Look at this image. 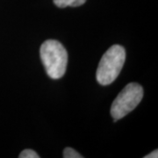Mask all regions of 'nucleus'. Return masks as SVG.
Returning <instances> with one entry per match:
<instances>
[{
	"label": "nucleus",
	"mask_w": 158,
	"mask_h": 158,
	"mask_svg": "<svg viewBox=\"0 0 158 158\" xmlns=\"http://www.w3.org/2000/svg\"><path fill=\"white\" fill-rule=\"evenodd\" d=\"M41 62L48 76L52 79H59L64 76L68 64V53L61 42L48 40L40 49Z\"/></svg>",
	"instance_id": "obj_1"
},
{
	"label": "nucleus",
	"mask_w": 158,
	"mask_h": 158,
	"mask_svg": "<svg viewBox=\"0 0 158 158\" xmlns=\"http://www.w3.org/2000/svg\"><path fill=\"white\" fill-rule=\"evenodd\" d=\"M19 158H39L38 154L32 149H25L19 156Z\"/></svg>",
	"instance_id": "obj_6"
},
{
	"label": "nucleus",
	"mask_w": 158,
	"mask_h": 158,
	"mask_svg": "<svg viewBox=\"0 0 158 158\" xmlns=\"http://www.w3.org/2000/svg\"><path fill=\"white\" fill-rule=\"evenodd\" d=\"M158 157V150L157 149H156V150H154L153 152L149 153L148 155L147 156H145L144 158H157Z\"/></svg>",
	"instance_id": "obj_7"
},
{
	"label": "nucleus",
	"mask_w": 158,
	"mask_h": 158,
	"mask_svg": "<svg viewBox=\"0 0 158 158\" xmlns=\"http://www.w3.org/2000/svg\"><path fill=\"white\" fill-rule=\"evenodd\" d=\"M63 157L64 158H83L78 152H77L72 148H66L63 150Z\"/></svg>",
	"instance_id": "obj_5"
},
{
	"label": "nucleus",
	"mask_w": 158,
	"mask_h": 158,
	"mask_svg": "<svg viewBox=\"0 0 158 158\" xmlns=\"http://www.w3.org/2000/svg\"><path fill=\"white\" fill-rule=\"evenodd\" d=\"M126 60V51L120 45H113L102 56L97 69L96 78L101 85H111L118 77Z\"/></svg>",
	"instance_id": "obj_2"
},
{
	"label": "nucleus",
	"mask_w": 158,
	"mask_h": 158,
	"mask_svg": "<svg viewBox=\"0 0 158 158\" xmlns=\"http://www.w3.org/2000/svg\"><path fill=\"white\" fill-rule=\"evenodd\" d=\"M143 89L137 83H130L121 90L111 106V115L117 121L132 112L141 103Z\"/></svg>",
	"instance_id": "obj_3"
},
{
	"label": "nucleus",
	"mask_w": 158,
	"mask_h": 158,
	"mask_svg": "<svg viewBox=\"0 0 158 158\" xmlns=\"http://www.w3.org/2000/svg\"><path fill=\"white\" fill-rule=\"evenodd\" d=\"M86 0H54V4L60 8H65L68 6H80L84 5Z\"/></svg>",
	"instance_id": "obj_4"
}]
</instances>
